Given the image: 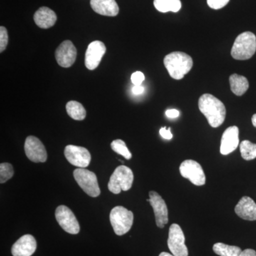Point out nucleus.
I'll return each mask as SVG.
<instances>
[{"label": "nucleus", "mask_w": 256, "mask_h": 256, "mask_svg": "<svg viewBox=\"0 0 256 256\" xmlns=\"http://www.w3.org/2000/svg\"><path fill=\"white\" fill-rule=\"evenodd\" d=\"M230 90L235 95L242 96L247 92L249 88L248 79L242 76L234 74L229 78Z\"/></svg>", "instance_id": "nucleus-20"}, {"label": "nucleus", "mask_w": 256, "mask_h": 256, "mask_svg": "<svg viewBox=\"0 0 256 256\" xmlns=\"http://www.w3.org/2000/svg\"><path fill=\"white\" fill-rule=\"evenodd\" d=\"M110 146L112 150L124 156L126 159L130 160L132 158V154L128 150L126 143L122 140H116L112 141Z\"/></svg>", "instance_id": "nucleus-25"}, {"label": "nucleus", "mask_w": 256, "mask_h": 256, "mask_svg": "<svg viewBox=\"0 0 256 256\" xmlns=\"http://www.w3.org/2000/svg\"><path fill=\"white\" fill-rule=\"evenodd\" d=\"M252 124L254 127L256 128V114H254L252 117Z\"/></svg>", "instance_id": "nucleus-34"}, {"label": "nucleus", "mask_w": 256, "mask_h": 256, "mask_svg": "<svg viewBox=\"0 0 256 256\" xmlns=\"http://www.w3.org/2000/svg\"><path fill=\"white\" fill-rule=\"evenodd\" d=\"M256 36L254 33L246 32L236 38L230 54L236 60H248L255 54Z\"/></svg>", "instance_id": "nucleus-3"}, {"label": "nucleus", "mask_w": 256, "mask_h": 256, "mask_svg": "<svg viewBox=\"0 0 256 256\" xmlns=\"http://www.w3.org/2000/svg\"><path fill=\"white\" fill-rule=\"evenodd\" d=\"M8 44V30L4 26L0 28V52H3L6 50Z\"/></svg>", "instance_id": "nucleus-27"}, {"label": "nucleus", "mask_w": 256, "mask_h": 256, "mask_svg": "<svg viewBox=\"0 0 256 256\" xmlns=\"http://www.w3.org/2000/svg\"><path fill=\"white\" fill-rule=\"evenodd\" d=\"M56 218L60 226L67 233L77 234L80 232V226L75 215L68 207L60 205L55 212Z\"/></svg>", "instance_id": "nucleus-9"}, {"label": "nucleus", "mask_w": 256, "mask_h": 256, "mask_svg": "<svg viewBox=\"0 0 256 256\" xmlns=\"http://www.w3.org/2000/svg\"><path fill=\"white\" fill-rule=\"evenodd\" d=\"M90 6L95 12L104 16H116L119 6L116 0H90Z\"/></svg>", "instance_id": "nucleus-18"}, {"label": "nucleus", "mask_w": 256, "mask_h": 256, "mask_svg": "<svg viewBox=\"0 0 256 256\" xmlns=\"http://www.w3.org/2000/svg\"><path fill=\"white\" fill-rule=\"evenodd\" d=\"M240 151L242 159L252 160L256 158V144L250 141H242L240 144Z\"/></svg>", "instance_id": "nucleus-24"}, {"label": "nucleus", "mask_w": 256, "mask_h": 256, "mask_svg": "<svg viewBox=\"0 0 256 256\" xmlns=\"http://www.w3.org/2000/svg\"><path fill=\"white\" fill-rule=\"evenodd\" d=\"M159 256H174V255H172V254H168V252H162L160 254Z\"/></svg>", "instance_id": "nucleus-35"}, {"label": "nucleus", "mask_w": 256, "mask_h": 256, "mask_svg": "<svg viewBox=\"0 0 256 256\" xmlns=\"http://www.w3.org/2000/svg\"><path fill=\"white\" fill-rule=\"evenodd\" d=\"M14 171L12 165L10 163L0 164V183L3 184L12 178Z\"/></svg>", "instance_id": "nucleus-26"}, {"label": "nucleus", "mask_w": 256, "mask_h": 256, "mask_svg": "<svg viewBox=\"0 0 256 256\" xmlns=\"http://www.w3.org/2000/svg\"><path fill=\"white\" fill-rule=\"evenodd\" d=\"M74 176L80 188L88 196L97 197L100 195V190L95 173L84 168H78L74 170Z\"/></svg>", "instance_id": "nucleus-6"}, {"label": "nucleus", "mask_w": 256, "mask_h": 256, "mask_svg": "<svg viewBox=\"0 0 256 256\" xmlns=\"http://www.w3.org/2000/svg\"><path fill=\"white\" fill-rule=\"evenodd\" d=\"M110 220L116 235L122 236L130 230L134 215L132 212L124 206H116L111 210Z\"/></svg>", "instance_id": "nucleus-5"}, {"label": "nucleus", "mask_w": 256, "mask_h": 256, "mask_svg": "<svg viewBox=\"0 0 256 256\" xmlns=\"http://www.w3.org/2000/svg\"><path fill=\"white\" fill-rule=\"evenodd\" d=\"M66 111L68 116L76 120H82L86 118V111L84 106L77 101H69L66 104Z\"/></svg>", "instance_id": "nucleus-22"}, {"label": "nucleus", "mask_w": 256, "mask_h": 256, "mask_svg": "<svg viewBox=\"0 0 256 256\" xmlns=\"http://www.w3.org/2000/svg\"><path fill=\"white\" fill-rule=\"evenodd\" d=\"M198 108L212 128L224 124L226 114L225 106L220 99L210 94H204L198 100Z\"/></svg>", "instance_id": "nucleus-1"}, {"label": "nucleus", "mask_w": 256, "mask_h": 256, "mask_svg": "<svg viewBox=\"0 0 256 256\" xmlns=\"http://www.w3.org/2000/svg\"><path fill=\"white\" fill-rule=\"evenodd\" d=\"M160 136L165 140H171L173 138L172 134L171 132V128L168 129L166 127L162 128L160 130Z\"/></svg>", "instance_id": "nucleus-30"}, {"label": "nucleus", "mask_w": 256, "mask_h": 256, "mask_svg": "<svg viewBox=\"0 0 256 256\" xmlns=\"http://www.w3.org/2000/svg\"><path fill=\"white\" fill-rule=\"evenodd\" d=\"M213 250L220 256H240L242 250L235 246H228L222 242H216L214 245Z\"/></svg>", "instance_id": "nucleus-23"}, {"label": "nucleus", "mask_w": 256, "mask_h": 256, "mask_svg": "<svg viewBox=\"0 0 256 256\" xmlns=\"http://www.w3.org/2000/svg\"><path fill=\"white\" fill-rule=\"evenodd\" d=\"M154 6L160 12H178L182 8L180 0H154Z\"/></svg>", "instance_id": "nucleus-21"}, {"label": "nucleus", "mask_w": 256, "mask_h": 256, "mask_svg": "<svg viewBox=\"0 0 256 256\" xmlns=\"http://www.w3.org/2000/svg\"><path fill=\"white\" fill-rule=\"evenodd\" d=\"M180 174L183 178H188L196 186H203L206 183V176L200 163L194 160L184 161L180 166Z\"/></svg>", "instance_id": "nucleus-8"}, {"label": "nucleus", "mask_w": 256, "mask_h": 256, "mask_svg": "<svg viewBox=\"0 0 256 256\" xmlns=\"http://www.w3.org/2000/svg\"><path fill=\"white\" fill-rule=\"evenodd\" d=\"M150 203L156 216V224L159 228H164L168 223V210L164 200L158 192L151 191L149 193Z\"/></svg>", "instance_id": "nucleus-13"}, {"label": "nucleus", "mask_w": 256, "mask_h": 256, "mask_svg": "<svg viewBox=\"0 0 256 256\" xmlns=\"http://www.w3.org/2000/svg\"><path fill=\"white\" fill-rule=\"evenodd\" d=\"M235 212L242 220H256V204L250 197H242L235 207Z\"/></svg>", "instance_id": "nucleus-17"}, {"label": "nucleus", "mask_w": 256, "mask_h": 256, "mask_svg": "<svg viewBox=\"0 0 256 256\" xmlns=\"http://www.w3.org/2000/svg\"><path fill=\"white\" fill-rule=\"evenodd\" d=\"M36 242L33 236L26 234L18 239L12 248L13 256H31L36 249Z\"/></svg>", "instance_id": "nucleus-16"}, {"label": "nucleus", "mask_w": 256, "mask_h": 256, "mask_svg": "<svg viewBox=\"0 0 256 256\" xmlns=\"http://www.w3.org/2000/svg\"><path fill=\"white\" fill-rule=\"evenodd\" d=\"M34 20L38 28H48L55 24L57 16L53 10L46 6H42L35 12Z\"/></svg>", "instance_id": "nucleus-19"}, {"label": "nucleus", "mask_w": 256, "mask_h": 256, "mask_svg": "<svg viewBox=\"0 0 256 256\" xmlns=\"http://www.w3.org/2000/svg\"><path fill=\"white\" fill-rule=\"evenodd\" d=\"M168 248L174 256H188V249L185 245L184 234L176 224H172L168 240Z\"/></svg>", "instance_id": "nucleus-7"}, {"label": "nucleus", "mask_w": 256, "mask_h": 256, "mask_svg": "<svg viewBox=\"0 0 256 256\" xmlns=\"http://www.w3.org/2000/svg\"><path fill=\"white\" fill-rule=\"evenodd\" d=\"M230 0H207V4L212 9L220 10L227 5Z\"/></svg>", "instance_id": "nucleus-28"}, {"label": "nucleus", "mask_w": 256, "mask_h": 256, "mask_svg": "<svg viewBox=\"0 0 256 256\" xmlns=\"http://www.w3.org/2000/svg\"><path fill=\"white\" fill-rule=\"evenodd\" d=\"M164 64L172 78L175 80H181L191 70L193 66V60L186 53L174 52L165 56Z\"/></svg>", "instance_id": "nucleus-2"}, {"label": "nucleus", "mask_w": 256, "mask_h": 256, "mask_svg": "<svg viewBox=\"0 0 256 256\" xmlns=\"http://www.w3.org/2000/svg\"><path fill=\"white\" fill-rule=\"evenodd\" d=\"M239 130L237 126H232L224 131L220 141V152L227 156L236 150L239 144Z\"/></svg>", "instance_id": "nucleus-15"}, {"label": "nucleus", "mask_w": 256, "mask_h": 256, "mask_svg": "<svg viewBox=\"0 0 256 256\" xmlns=\"http://www.w3.org/2000/svg\"><path fill=\"white\" fill-rule=\"evenodd\" d=\"M24 150L28 160L35 163L45 162L47 160L46 148L40 139L28 136L25 141Z\"/></svg>", "instance_id": "nucleus-11"}, {"label": "nucleus", "mask_w": 256, "mask_h": 256, "mask_svg": "<svg viewBox=\"0 0 256 256\" xmlns=\"http://www.w3.org/2000/svg\"><path fill=\"white\" fill-rule=\"evenodd\" d=\"M77 50L74 44L69 40L62 42L55 52L57 63L64 68H69L76 62Z\"/></svg>", "instance_id": "nucleus-12"}, {"label": "nucleus", "mask_w": 256, "mask_h": 256, "mask_svg": "<svg viewBox=\"0 0 256 256\" xmlns=\"http://www.w3.org/2000/svg\"><path fill=\"white\" fill-rule=\"evenodd\" d=\"M134 180L132 171L124 165L118 166L111 175L108 188L114 194H118L121 191H128L132 188Z\"/></svg>", "instance_id": "nucleus-4"}, {"label": "nucleus", "mask_w": 256, "mask_h": 256, "mask_svg": "<svg viewBox=\"0 0 256 256\" xmlns=\"http://www.w3.org/2000/svg\"><path fill=\"white\" fill-rule=\"evenodd\" d=\"M144 75L140 72H136L131 76V80L134 86H140L144 82Z\"/></svg>", "instance_id": "nucleus-29"}, {"label": "nucleus", "mask_w": 256, "mask_h": 256, "mask_svg": "<svg viewBox=\"0 0 256 256\" xmlns=\"http://www.w3.org/2000/svg\"><path fill=\"white\" fill-rule=\"evenodd\" d=\"M64 156L70 164L79 168H86L92 160L90 152L86 148L72 144L66 146Z\"/></svg>", "instance_id": "nucleus-10"}, {"label": "nucleus", "mask_w": 256, "mask_h": 256, "mask_svg": "<svg viewBox=\"0 0 256 256\" xmlns=\"http://www.w3.org/2000/svg\"><path fill=\"white\" fill-rule=\"evenodd\" d=\"M144 88L142 86H134L132 88V92L134 95H140L144 92Z\"/></svg>", "instance_id": "nucleus-32"}, {"label": "nucleus", "mask_w": 256, "mask_h": 256, "mask_svg": "<svg viewBox=\"0 0 256 256\" xmlns=\"http://www.w3.org/2000/svg\"><path fill=\"white\" fill-rule=\"evenodd\" d=\"M106 52V45L102 42H92L88 46L85 56V65L88 70H94L98 66Z\"/></svg>", "instance_id": "nucleus-14"}, {"label": "nucleus", "mask_w": 256, "mask_h": 256, "mask_svg": "<svg viewBox=\"0 0 256 256\" xmlns=\"http://www.w3.org/2000/svg\"><path fill=\"white\" fill-rule=\"evenodd\" d=\"M180 111L176 110V109H170L166 111V117L169 118H176L180 116Z\"/></svg>", "instance_id": "nucleus-31"}, {"label": "nucleus", "mask_w": 256, "mask_h": 256, "mask_svg": "<svg viewBox=\"0 0 256 256\" xmlns=\"http://www.w3.org/2000/svg\"><path fill=\"white\" fill-rule=\"evenodd\" d=\"M240 256H256V252L252 249H246L242 250Z\"/></svg>", "instance_id": "nucleus-33"}]
</instances>
